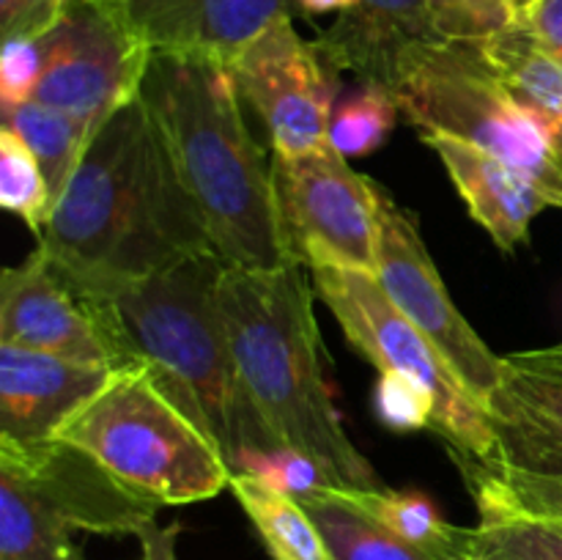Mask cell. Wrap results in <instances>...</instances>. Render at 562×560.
I'll return each instance as SVG.
<instances>
[{
  "instance_id": "cell-10",
  "label": "cell",
  "mask_w": 562,
  "mask_h": 560,
  "mask_svg": "<svg viewBox=\"0 0 562 560\" xmlns=\"http://www.w3.org/2000/svg\"><path fill=\"white\" fill-rule=\"evenodd\" d=\"M376 280L412 324L431 338L481 404L503 379V357L488 349L448 294L442 275L423 242L415 214L379 187Z\"/></svg>"
},
{
  "instance_id": "cell-9",
  "label": "cell",
  "mask_w": 562,
  "mask_h": 560,
  "mask_svg": "<svg viewBox=\"0 0 562 560\" xmlns=\"http://www.w3.org/2000/svg\"><path fill=\"white\" fill-rule=\"evenodd\" d=\"M42 47L36 102L69 115L88 137L137 97L151 58V49L104 0H66Z\"/></svg>"
},
{
  "instance_id": "cell-5",
  "label": "cell",
  "mask_w": 562,
  "mask_h": 560,
  "mask_svg": "<svg viewBox=\"0 0 562 560\" xmlns=\"http://www.w3.org/2000/svg\"><path fill=\"white\" fill-rule=\"evenodd\" d=\"M58 437L97 456L121 481L159 505L212 500L231 486L234 475L209 434L140 362L119 368Z\"/></svg>"
},
{
  "instance_id": "cell-17",
  "label": "cell",
  "mask_w": 562,
  "mask_h": 560,
  "mask_svg": "<svg viewBox=\"0 0 562 560\" xmlns=\"http://www.w3.org/2000/svg\"><path fill=\"white\" fill-rule=\"evenodd\" d=\"M423 143L437 152L461 201L470 209V217L503 253L527 242L532 220L552 206L536 181L483 148L439 132H423Z\"/></svg>"
},
{
  "instance_id": "cell-31",
  "label": "cell",
  "mask_w": 562,
  "mask_h": 560,
  "mask_svg": "<svg viewBox=\"0 0 562 560\" xmlns=\"http://www.w3.org/2000/svg\"><path fill=\"white\" fill-rule=\"evenodd\" d=\"M44 69L42 38H3L0 53V110L36 99Z\"/></svg>"
},
{
  "instance_id": "cell-36",
  "label": "cell",
  "mask_w": 562,
  "mask_h": 560,
  "mask_svg": "<svg viewBox=\"0 0 562 560\" xmlns=\"http://www.w3.org/2000/svg\"><path fill=\"white\" fill-rule=\"evenodd\" d=\"M294 5H300L307 16L344 14V11L355 9L357 0H294Z\"/></svg>"
},
{
  "instance_id": "cell-12",
  "label": "cell",
  "mask_w": 562,
  "mask_h": 560,
  "mask_svg": "<svg viewBox=\"0 0 562 560\" xmlns=\"http://www.w3.org/2000/svg\"><path fill=\"white\" fill-rule=\"evenodd\" d=\"M0 472L22 483L71 530L135 536L162 505L121 481L97 456L69 439H0Z\"/></svg>"
},
{
  "instance_id": "cell-35",
  "label": "cell",
  "mask_w": 562,
  "mask_h": 560,
  "mask_svg": "<svg viewBox=\"0 0 562 560\" xmlns=\"http://www.w3.org/2000/svg\"><path fill=\"white\" fill-rule=\"evenodd\" d=\"M181 525H157V519L146 522L135 538L140 541L143 560H179L176 558V541H179Z\"/></svg>"
},
{
  "instance_id": "cell-16",
  "label": "cell",
  "mask_w": 562,
  "mask_h": 560,
  "mask_svg": "<svg viewBox=\"0 0 562 560\" xmlns=\"http://www.w3.org/2000/svg\"><path fill=\"white\" fill-rule=\"evenodd\" d=\"M119 368L80 366L53 355L0 346V439H55L104 390Z\"/></svg>"
},
{
  "instance_id": "cell-20",
  "label": "cell",
  "mask_w": 562,
  "mask_h": 560,
  "mask_svg": "<svg viewBox=\"0 0 562 560\" xmlns=\"http://www.w3.org/2000/svg\"><path fill=\"white\" fill-rule=\"evenodd\" d=\"M481 49L516 102L541 124L562 165V64L543 53L519 22L481 42Z\"/></svg>"
},
{
  "instance_id": "cell-32",
  "label": "cell",
  "mask_w": 562,
  "mask_h": 560,
  "mask_svg": "<svg viewBox=\"0 0 562 560\" xmlns=\"http://www.w3.org/2000/svg\"><path fill=\"white\" fill-rule=\"evenodd\" d=\"M66 0H0L3 38H42L60 20Z\"/></svg>"
},
{
  "instance_id": "cell-26",
  "label": "cell",
  "mask_w": 562,
  "mask_h": 560,
  "mask_svg": "<svg viewBox=\"0 0 562 560\" xmlns=\"http://www.w3.org/2000/svg\"><path fill=\"white\" fill-rule=\"evenodd\" d=\"M0 203L36 236L55 212V195L36 154L9 126H0Z\"/></svg>"
},
{
  "instance_id": "cell-24",
  "label": "cell",
  "mask_w": 562,
  "mask_h": 560,
  "mask_svg": "<svg viewBox=\"0 0 562 560\" xmlns=\"http://www.w3.org/2000/svg\"><path fill=\"white\" fill-rule=\"evenodd\" d=\"M0 560H88L71 527L9 472H0Z\"/></svg>"
},
{
  "instance_id": "cell-22",
  "label": "cell",
  "mask_w": 562,
  "mask_h": 560,
  "mask_svg": "<svg viewBox=\"0 0 562 560\" xmlns=\"http://www.w3.org/2000/svg\"><path fill=\"white\" fill-rule=\"evenodd\" d=\"M228 489L267 544L272 560H335L300 500L274 492L245 472H234Z\"/></svg>"
},
{
  "instance_id": "cell-37",
  "label": "cell",
  "mask_w": 562,
  "mask_h": 560,
  "mask_svg": "<svg viewBox=\"0 0 562 560\" xmlns=\"http://www.w3.org/2000/svg\"><path fill=\"white\" fill-rule=\"evenodd\" d=\"M503 3L508 5L514 22H525L530 16V11L538 5V0H503Z\"/></svg>"
},
{
  "instance_id": "cell-14",
  "label": "cell",
  "mask_w": 562,
  "mask_h": 560,
  "mask_svg": "<svg viewBox=\"0 0 562 560\" xmlns=\"http://www.w3.org/2000/svg\"><path fill=\"white\" fill-rule=\"evenodd\" d=\"M497 461L516 472L562 478V340L503 357V379L486 401Z\"/></svg>"
},
{
  "instance_id": "cell-33",
  "label": "cell",
  "mask_w": 562,
  "mask_h": 560,
  "mask_svg": "<svg viewBox=\"0 0 562 560\" xmlns=\"http://www.w3.org/2000/svg\"><path fill=\"white\" fill-rule=\"evenodd\" d=\"M494 467H497L499 478H503V483L508 486V492L514 494V500L521 508L549 516V519H558L562 525V478L530 475V472H516L503 464Z\"/></svg>"
},
{
  "instance_id": "cell-18",
  "label": "cell",
  "mask_w": 562,
  "mask_h": 560,
  "mask_svg": "<svg viewBox=\"0 0 562 560\" xmlns=\"http://www.w3.org/2000/svg\"><path fill=\"white\" fill-rule=\"evenodd\" d=\"M420 42H439L428 0H357L355 9L318 33L313 47L333 69L393 91L401 58Z\"/></svg>"
},
{
  "instance_id": "cell-29",
  "label": "cell",
  "mask_w": 562,
  "mask_h": 560,
  "mask_svg": "<svg viewBox=\"0 0 562 560\" xmlns=\"http://www.w3.org/2000/svg\"><path fill=\"white\" fill-rule=\"evenodd\" d=\"M428 16L439 42L481 44L514 25L503 0H428Z\"/></svg>"
},
{
  "instance_id": "cell-3",
  "label": "cell",
  "mask_w": 562,
  "mask_h": 560,
  "mask_svg": "<svg viewBox=\"0 0 562 560\" xmlns=\"http://www.w3.org/2000/svg\"><path fill=\"white\" fill-rule=\"evenodd\" d=\"M311 275L302 264L247 269L225 264L220 313L247 395L269 434L318 464L344 492L387 489L344 432L324 379Z\"/></svg>"
},
{
  "instance_id": "cell-27",
  "label": "cell",
  "mask_w": 562,
  "mask_h": 560,
  "mask_svg": "<svg viewBox=\"0 0 562 560\" xmlns=\"http://www.w3.org/2000/svg\"><path fill=\"white\" fill-rule=\"evenodd\" d=\"M398 113L401 110L390 88L360 82L351 97L335 104L333 119H329V143L346 159L368 157L387 141L390 132L395 130Z\"/></svg>"
},
{
  "instance_id": "cell-15",
  "label": "cell",
  "mask_w": 562,
  "mask_h": 560,
  "mask_svg": "<svg viewBox=\"0 0 562 560\" xmlns=\"http://www.w3.org/2000/svg\"><path fill=\"white\" fill-rule=\"evenodd\" d=\"M151 53L234 60L294 0H104Z\"/></svg>"
},
{
  "instance_id": "cell-34",
  "label": "cell",
  "mask_w": 562,
  "mask_h": 560,
  "mask_svg": "<svg viewBox=\"0 0 562 560\" xmlns=\"http://www.w3.org/2000/svg\"><path fill=\"white\" fill-rule=\"evenodd\" d=\"M519 25L530 31V36L536 38L543 53L562 64V0H538L530 16Z\"/></svg>"
},
{
  "instance_id": "cell-13",
  "label": "cell",
  "mask_w": 562,
  "mask_h": 560,
  "mask_svg": "<svg viewBox=\"0 0 562 560\" xmlns=\"http://www.w3.org/2000/svg\"><path fill=\"white\" fill-rule=\"evenodd\" d=\"M0 346L80 366L126 368L97 307L49 267L38 247L0 278Z\"/></svg>"
},
{
  "instance_id": "cell-8",
  "label": "cell",
  "mask_w": 562,
  "mask_h": 560,
  "mask_svg": "<svg viewBox=\"0 0 562 560\" xmlns=\"http://www.w3.org/2000/svg\"><path fill=\"white\" fill-rule=\"evenodd\" d=\"M272 187L291 264L376 275L379 184L355 173L333 143L296 157L272 154Z\"/></svg>"
},
{
  "instance_id": "cell-6",
  "label": "cell",
  "mask_w": 562,
  "mask_h": 560,
  "mask_svg": "<svg viewBox=\"0 0 562 560\" xmlns=\"http://www.w3.org/2000/svg\"><path fill=\"white\" fill-rule=\"evenodd\" d=\"M401 113L423 132L459 137L536 181L562 209V165L541 124L505 88L481 44L420 42L393 86Z\"/></svg>"
},
{
  "instance_id": "cell-30",
  "label": "cell",
  "mask_w": 562,
  "mask_h": 560,
  "mask_svg": "<svg viewBox=\"0 0 562 560\" xmlns=\"http://www.w3.org/2000/svg\"><path fill=\"white\" fill-rule=\"evenodd\" d=\"M376 417L393 432H420L431 428L437 417V399L415 377L401 371H379L373 388Z\"/></svg>"
},
{
  "instance_id": "cell-7",
  "label": "cell",
  "mask_w": 562,
  "mask_h": 560,
  "mask_svg": "<svg viewBox=\"0 0 562 560\" xmlns=\"http://www.w3.org/2000/svg\"><path fill=\"white\" fill-rule=\"evenodd\" d=\"M316 294L344 329L346 340L379 371H401L426 384L437 399L434 432L450 450L481 461H497V434L486 404L461 382L448 357L384 294L373 272L346 267L307 269Z\"/></svg>"
},
{
  "instance_id": "cell-19",
  "label": "cell",
  "mask_w": 562,
  "mask_h": 560,
  "mask_svg": "<svg viewBox=\"0 0 562 560\" xmlns=\"http://www.w3.org/2000/svg\"><path fill=\"white\" fill-rule=\"evenodd\" d=\"M477 508L467 527V560H562V525L521 508L488 461L450 450Z\"/></svg>"
},
{
  "instance_id": "cell-2",
  "label": "cell",
  "mask_w": 562,
  "mask_h": 560,
  "mask_svg": "<svg viewBox=\"0 0 562 560\" xmlns=\"http://www.w3.org/2000/svg\"><path fill=\"white\" fill-rule=\"evenodd\" d=\"M137 97L201 209L223 264L247 269L291 264L274 203L272 163L241 115L228 60L151 53Z\"/></svg>"
},
{
  "instance_id": "cell-4",
  "label": "cell",
  "mask_w": 562,
  "mask_h": 560,
  "mask_svg": "<svg viewBox=\"0 0 562 560\" xmlns=\"http://www.w3.org/2000/svg\"><path fill=\"white\" fill-rule=\"evenodd\" d=\"M223 258H187L132 283L97 307L124 366L140 362L154 382L209 434L236 472L245 450L278 448L236 368L217 302Z\"/></svg>"
},
{
  "instance_id": "cell-1",
  "label": "cell",
  "mask_w": 562,
  "mask_h": 560,
  "mask_svg": "<svg viewBox=\"0 0 562 560\" xmlns=\"http://www.w3.org/2000/svg\"><path fill=\"white\" fill-rule=\"evenodd\" d=\"M36 239L49 267L82 300H104L214 253L201 209L140 97L93 132Z\"/></svg>"
},
{
  "instance_id": "cell-28",
  "label": "cell",
  "mask_w": 562,
  "mask_h": 560,
  "mask_svg": "<svg viewBox=\"0 0 562 560\" xmlns=\"http://www.w3.org/2000/svg\"><path fill=\"white\" fill-rule=\"evenodd\" d=\"M236 472H245V475L261 481L263 486L289 494L294 500H305L329 486L316 461L289 445L245 450L236 461Z\"/></svg>"
},
{
  "instance_id": "cell-11",
  "label": "cell",
  "mask_w": 562,
  "mask_h": 560,
  "mask_svg": "<svg viewBox=\"0 0 562 560\" xmlns=\"http://www.w3.org/2000/svg\"><path fill=\"white\" fill-rule=\"evenodd\" d=\"M239 97L267 124L272 152L296 157L329 141L338 69L296 33L291 14L269 22L234 60Z\"/></svg>"
},
{
  "instance_id": "cell-25",
  "label": "cell",
  "mask_w": 562,
  "mask_h": 560,
  "mask_svg": "<svg viewBox=\"0 0 562 560\" xmlns=\"http://www.w3.org/2000/svg\"><path fill=\"white\" fill-rule=\"evenodd\" d=\"M0 121H3V126L14 130L27 143V148L36 154L38 165H42L44 176L49 181V190L55 195V203H58L91 137L69 115L47 108L36 99L20 104V108L0 110Z\"/></svg>"
},
{
  "instance_id": "cell-21",
  "label": "cell",
  "mask_w": 562,
  "mask_h": 560,
  "mask_svg": "<svg viewBox=\"0 0 562 560\" xmlns=\"http://www.w3.org/2000/svg\"><path fill=\"white\" fill-rule=\"evenodd\" d=\"M322 530L335 560H439L357 508L344 489L324 486L322 492L300 500Z\"/></svg>"
},
{
  "instance_id": "cell-23",
  "label": "cell",
  "mask_w": 562,
  "mask_h": 560,
  "mask_svg": "<svg viewBox=\"0 0 562 560\" xmlns=\"http://www.w3.org/2000/svg\"><path fill=\"white\" fill-rule=\"evenodd\" d=\"M346 497L412 547L439 560H467V527L450 525L428 494L417 489H379L346 492Z\"/></svg>"
}]
</instances>
